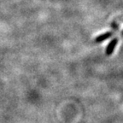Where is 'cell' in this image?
<instances>
[{
	"label": "cell",
	"mask_w": 123,
	"mask_h": 123,
	"mask_svg": "<svg viewBox=\"0 0 123 123\" xmlns=\"http://www.w3.org/2000/svg\"><path fill=\"white\" fill-rule=\"evenodd\" d=\"M118 44V38H113V39L109 43V44L107 45V48H106V50H105V53H106L107 56H110V55L113 53L114 50H115V46H116V44Z\"/></svg>",
	"instance_id": "cell-1"
},
{
	"label": "cell",
	"mask_w": 123,
	"mask_h": 123,
	"mask_svg": "<svg viewBox=\"0 0 123 123\" xmlns=\"http://www.w3.org/2000/svg\"><path fill=\"white\" fill-rule=\"evenodd\" d=\"M112 34H113V33H112L111 32H108V33H103V34L99 35V36H98L96 38H95V42H96V43H101V42H103V41L106 40L107 38H110V37L112 36Z\"/></svg>",
	"instance_id": "cell-2"
},
{
	"label": "cell",
	"mask_w": 123,
	"mask_h": 123,
	"mask_svg": "<svg viewBox=\"0 0 123 123\" xmlns=\"http://www.w3.org/2000/svg\"><path fill=\"white\" fill-rule=\"evenodd\" d=\"M122 35H123V31H122Z\"/></svg>",
	"instance_id": "cell-3"
}]
</instances>
